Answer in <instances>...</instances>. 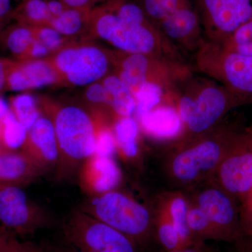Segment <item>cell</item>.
Returning <instances> with one entry per match:
<instances>
[{"label":"cell","instance_id":"cell-47","mask_svg":"<svg viewBox=\"0 0 252 252\" xmlns=\"http://www.w3.org/2000/svg\"><path fill=\"white\" fill-rule=\"evenodd\" d=\"M3 152H2V151H1V149H0V154H1V153H3Z\"/></svg>","mask_w":252,"mask_h":252},{"label":"cell","instance_id":"cell-15","mask_svg":"<svg viewBox=\"0 0 252 252\" xmlns=\"http://www.w3.org/2000/svg\"><path fill=\"white\" fill-rule=\"evenodd\" d=\"M22 152L44 170L58 163L59 146L54 124L48 116L41 115L28 130Z\"/></svg>","mask_w":252,"mask_h":252},{"label":"cell","instance_id":"cell-24","mask_svg":"<svg viewBox=\"0 0 252 252\" xmlns=\"http://www.w3.org/2000/svg\"><path fill=\"white\" fill-rule=\"evenodd\" d=\"M51 19L46 0H21L13 11L12 20L32 28L49 26Z\"/></svg>","mask_w":252,"mask_h":252},{"label":"cell","instance_id":"cell-32","mask_svg":"<svg viewBox=\"0 0 252 252\" xmlns=\"http://www.w3.org/2000/svg\"><path fill=\"white\" fill-rule=\"evenodd\" d=\"M239 206L244 234L245 238L250 239L252 238V188Z\"/></svg>","mask_w":252,"mask_h":252},{"label":"cell","instance_id":"cell-22","mask_svg":"<svg viewBox=\"0 0 252 252\" xmlns=\"http://www.w3.org/2000/svg\"><path fill=\"white\" fill-rule=\"evenodd\" d=\"M34 40L33 28L18 23L8 26L0 36V44L18 61L27 59Z\"/></svg>","mask_w":252,"mask_h":252},{"label":"cell","instance_id":"cell-42","mask_svg":"<svg viewBox=\"0 0 252 252\" xmlns=\"http://www.w3.org/2000/svg\"><path fill=\"white\" fill-rule=\"evenodd\" d=\"M10 112L9 103L0 96V121Z\"/></svg>","mask_w":252,"mask_h":252},{"label":"cell","instance_id":"cell-35","mask_svg":"<svg viewBox=\"0 0 252 252\" xmlns=\"http://www.w3.org/2000/svg\"><path fill=\"white\" fill-rule=\"evenodd\" d=\"M193 104L194 97L190 95H183L179 99L177 111L184 126L187 124L189 118L191 115Z\"/></svg>","mask_w":252,"mask_h":252},{"label":"cell","instance_id":"cell-17","mask_svg":"<svg viewBox=\"0 0 252 252\" xmlns=\"http://www.w3.org/2000/svg\"><path fill=\"white\" fill-rule=\"evenodd\" d=\"M202 28L200 15L190 3L176 10L157 26L165 39L187 46L193 45Z\"/></svg>","mask_w":252,"mask_h":252},{"label":"cell","instance_id":"cell-38","mask_svg":"<svg viewBox=\"0 0 252 252\" xmlns=\"http://www.w3.org/2000/svg\"><path fill=\"white\" fill-rule=\"evenodd\" d=\"M220 45L221 46L223 49L233 51V52L237 53V54L244 55V56H252V43L229 46L220 45Z\"/></svg>","mask_w":252,"mask_h":252},{"label":"cell","instance_id":"cell-4","mask_svg":"<svg viewBox=\"0 0 252 252\" xmlns=\"http://www.w3.org/2000/svg\"><path fill=\"white\" fill-rule=\"evenodd\" d=\"M48 59L61 86L86 87L103 79L114 67L112 52L89 39L70 43Z\"/></svg>","mask_w":252,"mask_h":252},{"label":"cell","instance_id":"cell-3","mask_svg":"<svg viewBox=\"0 0 252 252\" xmlns=\"http://www.w3.org/2000/svg\"><path fill=\"white\" fill-rule=\"evenodd\" d=\"M81 210L128 237L136 244L145 243L154 235V219L149 210L117 190L93 196Z\"/></svg>","mask_w":252,"mask_h":252},{"label":"cell","instance_id":"cell-7","mask_svg":"<svg viewBox=\"0 0 252 252\" xmlns=\"http://www.w3.org/2000/svg\"><path fill=\"white\" fill-rule=\"evenodd\" d=\"M213 176L240 204L252 188V127L238 131Z\"/></svg>","mask_w":252,"mask_h":252},{"label":"cell","instance_id":"cell-41","mask_svg":"<svg viewBox=\"0 0 252 252\" xmlns=\"http://www.w3.org/2000/svg\"><path fill=\"white\" fill-rule=\"evenodd\" d=\"M13 234H14V233H11L9 230L0 225V252L4 248L10 237Z\"/></svg>","mask_w":252,"mask_h":252},{"label":"cell","instance_id":"cell-31","mask_svg":"<svg viewBox=\"0 0 252 252\" xmlns=\"http://www.w3.org/2000/svg\"><path fill=\"white\" fill-rule=\"evenodd\" d=\"M33 30L36 40L46 48L49 51L50 56L56 54L70 43L75 41V39L66 37L60 34L59 32L51 26L33 28Z\"/></svg>","mask_w":252,"mask_h":252},{"label":"cell","instance_id":"cell-43","mask_svg":"<svg viewBox=\"0 0 252 252\" xmlns=\"http://www.w3.org/2000/svg\"><path fill=\"white\" fill-rule=\"evenodd\" d=\"M236 252H252L251 245L248 240H245L243 243L236 245Z\"/></svg>","mask_w":252,"mask_h":252},{"label":"cell","instance_id":"cell-45","mask_svg":"<svg viewBox=\"0 0 252 252\" xmlns=\"http://www.w3.org/2000/svg\"><path fill=\"white\" fill-rule=\"evenodd\" d=\"M249 243H250V245H251V248H252V242L249 241Z\"/></svg>","mask_w":252,"mask_h":252},{"label":"cell","instance_id":"cell-37","mask_svg":"<svg viewBox=\"0 0 252 252\" xmlns=\"http://www.w3.org/2000/svg\"><path fill=\"white\" fill-rule=\"evenodd\" d=\"M46 1L48 9L52 18L58 17L67 8V6L63 4L61 0H46Z\"/></svg>","mask_w":252,"mask_h":252},{"label":"cell","instance_id":"cell-34","mask_svg":"<svg viewBox=\"0 0 252 252\" xmlns=\"http://www.w3.org/2000/svg\"><path fill=\"white\" fill-rule=\"evenodd\" d=\"M39 250L40 248L34 243L20 241L16 235L13 234L1 252H39Z\"/></svg>","mask_w":252,"mask_h":252},{"label":"cell","instance_id":"cell-16","mask_svg":"<svg viewBox=\"0 0 252 252\" xmlns=\"http://www.w3.org/2000/svg\"><path fill=\"white\" fill-rule=\"evenodd\" d=\"M122 173L112 157L93 156L83 163L81 185L93 196L115 190Z\"/></svg>","mask_w":252,"mask_h":252},{"label":"cell","instance_id":"cell-20","mask_svg":"<svg viewBox=\"0 0 252 252\" xmlns=\"http://www.w3.org/2000/svg\"><path fill=\"white\" fill-rule=\"evenodd\" d=\"M105 89L110 112L116 118L132 117L136 111L135 96L115 73L101 79Z\"/></svg>","mask_w":252,"mask_h":252},{"label":"cell","instance_id":"cell-27","mask_svg":"<svg viewBox=\"0 0 252 252\" xmlns=\"http://www.w3.org/2000/svg\"><path fill=\"white\" fill-rule=\"evenodd\" d=\"M166 212L165 215L162 210V215H159L154 220V235L157 237L158 241L165 252L175 251L188 247L186 246L175 229L168 210H166Z\"/></svg>","mask_w":252,"mask_h":252},{"label":"cell","instance_id":"cell-44","mask_svg":"<svg viewBox=\"0 0 252 252\" xmlns=\"http://www.w3.org/2000/svg\"><path fill=\"white\" fill-rule=\"evenodd\" d=\"M39 252H70L69 250H66L65 251H63V250H58V249H44L41 248Z\"/></svg>","mask_w":252,"mask_h":252},{"label":"cell","instance_id":"cell-9","mask_svg":"<svg viewBox=\"0 0 252 252\" xmlns=\"http://www.w3.org/2000/svg\"><path fill=\"white\" fill-rule=\"evenodd\" d=\"M196 205L208 219L214 240L235 245L246 240L242 227L239 203L220 187L215 185L202 190L197 198Z\"/></svg>","mask_w":252,"mask_h":252},{"label":"cell","instance_id":"cell-18","mask_svg":"<svg viewBox=\"0 0 252 252\" xmlns=\"http://www.w3.org/2000/svg\"><path fill=\"white\" fill-rule=\"evenodd\" d=\"M44 172V169L38 166L22 151L0 154V186L22 187Z\"/></svg>","mask_w":252,"mask_h":252},{"label":"cell","instance_id":"cell-21","mask_svg":"<svg viewBox=\"0 0 252 252\" xmlns=\"http://www.w3.org/2000/svg\"><path fill=\"white\" fill-rule=\"evenodd\" d=\"M91 10L67 7L58 17L51 19L49 26L66 37L74 39L83 36L86 39Z\"/></svg>","mask_w":252,"mask_h":252},{"label":"cell","instance_id":"cell-29","mask_svg":"<svg viewBox=\"0 0 252 252\" xmlns=\"http://www.w3.org/2000/svg\"><path fill=\"white\" fill-rule=\"evenodd\" d=\"M154 26L179 8L188 4L189 0H135Z\"/></svg>","mask_w":252,"mask_h":252},{"label":"cell","instance_id":"cell-8","mask_svg":"<svg viewBox=\"0 0 252 252\" xmlns=\"http://www.w3.org/2000/svg\"><path fill=\"white\" fill-rule=\"evenodd\" d=\"M198 63L204 72L229 90L252 94V56L237 54L210 41L201 46Z\"/></svg>","mask_w":252,"mask_h":252},{"label":"cell","instance_id":"cell-46","mask_svg":"<svg viewBox=\"0 0 252 252\" xmlns=\"http://www.w3.org/2000/svg\"><path fill=\"white\" fill-rule=\"evenodd\" d=\"M247 240H250V241L252 242V238H251L250 239H247Z\"/></svg>","mask_w":252,"mask_h":252},{"label":"cell","instance_id":"cell-10","mask_svg":"<svg viewBox=\"0 0 252 252\" xmlns=\"http://www.w3.org/2000/svg\"><path fill=\"white\" fill-rule=\"evenodd\" d=\"M202 26L210 41L221 43L252 19V0H196Z\"/></svg>","mask_w":252,"mask_h":252},{"label":"cell","instance_id":"cell-26","mask_svg":"<svg viewBox=\"0 0 252 252\" xmlns=\"http://www.w3.org/2000/svg\"><path fill=\"white\" fill-rule=\"evenodd\" d=\"M8 103L13 115L28 130L41 116L37 102L31 94L24 93L12 96Z\"/></svg>","mask_w":252,"mask_h":252},{"label":"cell","instance_id":"cell-19","mask_svg":"<svg viewBox=\"0 0 252 252\" xmlns=\"http://www.w3.org/2000/svg\"><path fill=\"white\" fill-rule=\"evenodd\" d=\"M138 120L144 132L156 139L173 138L184 127L177 109L168 104H159L139 117Z\"/></svg>","mask_w":252,"mask_h":252},{"label":"cell","instance_id":"cell-6","mask_svg":"<svg viewBox=\"0 0 252 252\" xmlns=\"http://www.w3.org/2000/svg\"><path fill=\"white\" fill-rule=\"evenodd\" d=\"M63 234L70 252H137L133 240L81 209L64 220Z\"/></svg>","mask_w":252,"mask_h":252},{"label":"cell","instance_id":"cell-39","mask_svg":"<svg viewBox=\"0 0 252 252\" xmlns=\"http://www.w3.org/2000/svg\"><path fill=\"white\" fill-rule=\"evenodd\" d=\"M9 63V59L0 58V93L6 90V75Z\"/></svg>","mask_w":252,"mask_h":252},{"label":"cell","instance_id":"cell-40","mask_svg":"<svg viewBox=\"0 0 252 252\" xmlns=\"http://www.w3.org/2000/svg\"><path fill=\"white\" fill-rule=\"evenodd\" d=\"M165 252H209L204 247L203 243H195L193 245H189L185 248L180 249V250H175V251Z\"/></svg>","mask_w":252,"mask_h":252},{"label":"cell","instance_id":"cell-14","mask_svg":"<svg viewBox=\"0 0 252 252\" xmlns=\"http://www.w3.org/2000/svg\"><path fill=\"white\" fill-rule=\"evenodd\" d=\"M51 85H59V81L48 58L26 61L9 59L6 90L23 92Z\"/></svg>","mask_w":252,"mask_h":252},{"label":"cell","instance_id":"cell-28","mask_svg":"<svg viewBox=\"0 0 252 252\" xmlns=\"http://www.w3.org/2000/svg\"><path fill=\"white\" fill-rule=\"evenodd\" d=\"M163 82L158 81H147L137 89L134 96L136 102L137 118L149 112L162 102L164 95Z\"/></svg>","mask_w":252,"mask_h":252},{"label":"cell","instance_id":"cell-30","mask_svg":"<svg viewBox=\"0 0 252 252\" xmlns=\"http://www.w3.org/2000/svg\"><path fill=\"white\" fill-rule=\"evenodd\" d=\"M168 212L172 223L186 246L198 243H195L189 229L187 221L189 207L185 198L180 195L172 196L169 205Z\"/></svg>","mask_w":252,"mask_h":252},{"label":"cell","instance_id":"cell-36","mask_svg":"<svg viewBox=\"0 0 252 252\" xmlns=\"http://www.w3.org/2000/svg\"><path fill=\"white\" fill-rule=\"evenodd\" d=\"M13 11L11 0H0V36L12 20Z\"/></svg>","mask_w":252,"mask_h":252},{"label":"cell","instance_id":"cell-23","mask_svg":"<svg viewBox=\"0 0 252 252\" xmlns=\"http://www.w3.org/2000/svg\"><path fill=\"white\" fill-rule=\"evenodd\" d=\"M112 127L117 148L127 158H135L139 152L140 126L133 117L116 118Z\"/></svg>","mask_w":252,"mask_h":252},{"label":"cell","instance_id":"cell-5","mask_svg":"<svg viewBox=\"0 0 252 252\" xmlns=\"http://www.w3.org/2000/svg\"><path fill=\"white\" fill-rule=\"evenodd\" d=\"M237 132L224 127L210 135L198 136L180 149L170 162L174 180L190 184L213 176Z\"/></svg>","mask_w":252,"mask_h":252},{"label":"cell","instance_id":"cell-33","mask_svg":"<svg viewBox=\"0 0 252 252\" xmlns=\"http://www.w3.org/2000/svg\"><path fill=\"white\" fill-rule=\"evenodd\" d=\"M249 43H252V19L240 26L226 40L217 44L229 46Z\"/></svg>","mask_w":252,"mask_h":252},{"label":"cell","instance_id":"cell-13","mask_svg":"<svg viewBox=\"0 0 252 252\" xmlns=\"http://www.w3.org/2000/svg\"><path fill=\"white\" fill-rule=\"evenodd\" d=\"M113 64L116 72L132 94L147 81L164 83L166 69L157 56L142 54H126L112 51Z\"/></svg>","mask_w":252,"mask_h":252},{"label":"cell","instance_id":"cell-1","mask_svg":"<svg viewBox=\"0 0 252 252\" xmlns=\"http://www.w3.org/2000/svg\"><path fill=\"white\" fill-rule=\"evenodd\" d=\"M42 107L54 124L61 170L73 168L94 155L97 122L92 113L79 106L58 105L44 99Z\"/></svg>","mask_w":252,"mask_h":252},{"label":"cell","instance_id":"cell-12","mask_svg":"<svg viewBox=\"0 0 252 252\" xmlns=\"http://www.w3.org/2000/svg\"><path fill=\"white\" fill-rule=\"evenodd\" d=\"M233 101L224 88L208 86L194 97L191 115L186 124L192 135L207 133L225 115Z\"/></svg>","mask_w":252,"mask_h":252},{"label":"cell","instance_id":"cell-11","mask_svg":"<svg viewBox=\"0 0 252 252\" xmlns=\"http://www.w3.org/2000/svg\"><path fill=\"white\" fill-rule=\"evenodd\" d=\"M0 223L15 235L34 233L49 224V219L28 198L22 187L0 186Z\"/></svg>","mask_w":252,"mask_h":252},{"label":"cell","instance_id":"cell-2","mask_svg":"<svg viewBox=\"0 0 252 252\" xmlns=\"http://www.w3.org/2000/svg\"><path fill=\"white\" fill-rule=\"evenodd\" d=\"M98 38L126 54L161 56L171 52L165 37L152 23L122 21L102 4L91 10L87 39Z\"/></svg>","mask_w":252,"mask_h":252},{"label":"cell","instance_id":"cell-25","mask_svg":"<svg viewBox=\"0 0 252 252\" xmlns=\"http://www.w3.org/2000/svg\"><path fill=\"white\" fill-rule=\"evenodd\" d=\"M28 130L10 112L0 121V149L4 152L22 149Z\"/></svg>","mask_w":252,"mask_h":252}]
</instances>
